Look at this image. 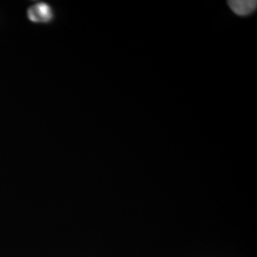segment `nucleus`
Masks as SVG:
<instances>
[{"label":"nucleus","instance_id":"nucleus-1","mask_svg":"<svg viewBox=\"0 0 257 257\" xmlns=\"http://www.w3.org/2000/svg\"><path fill=\"white\" fill-rule=\"evenodd\" d=\"M28 17L34 22H49L54 18L50 5L46 3H37L28 11Z\"/></svg>","mask_w":257,"mask_h":257},{"label":"nucleus","instance_id":"nucleus-2","mask_svg":"<svg viewBox=\"0 0 257 257\" xmlns=\"http://www.w3.org/2000/svg\"><path fill=\"white\" fill-rule=\"evenodd\" d=\"M230 9L238 17H248L253 14L257 8L256 1H228Z\"/></svg>","mask_w":257,"mask_h":257}]
</instances>
